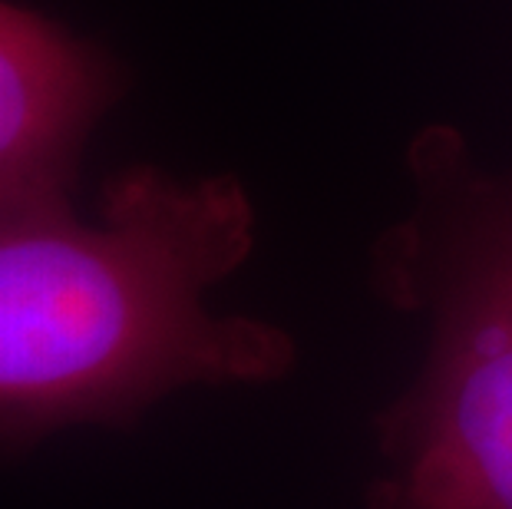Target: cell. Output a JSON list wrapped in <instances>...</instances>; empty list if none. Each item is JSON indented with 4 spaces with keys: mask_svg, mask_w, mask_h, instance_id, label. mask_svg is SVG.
<instances>
[{
    "mask_svg": "<svg viewBox=\"0 0 512 509\" xmlns=\"http://www.w3.org/2000/svg\"><path fill=\"white\" fill-rule=\"evenodd\" d=\"M252 242L235 179L129 169L96 222L76 219L67 196L0 205V457L63 427H133L189 384L285 374V331L205 308Z\"/></svg>",
    "mask_w": 512,
    "mask_h": 509,
    "instance_id": "6da1fadb",
    "label": "cell"
},
{
    "mask_svg": "<svg viewBox=\"0 0 512 509\" xmlns=\"http://www.w3.org/2000/svg\"><path fill=\"white\" fill-rule=\"evenodd\" d=\"M413 268L430 351L384 420L374 509H512V179L430 219Z\"/></svg>",
    "mask_w": 512,
    "mask_h": 509,
    "instance_id": "7a4b0ae2",
    "label": "cell"
},
{
    "mask_svg": "<svg viewBox=\"0 0 512 509\" xmlns=\"http://www.w3.org/2000/svg\"><path fill=\"white\" fill-rule=\"evenodd\" d=\"M113 96L110 60L0 0V205L67 196L83 139Z\"/></svg>",
    "mask_w": 512,
    "mask_h": 509,
    "instance_id": "3957f363",
    "label": "cell"
}]
</instances>
